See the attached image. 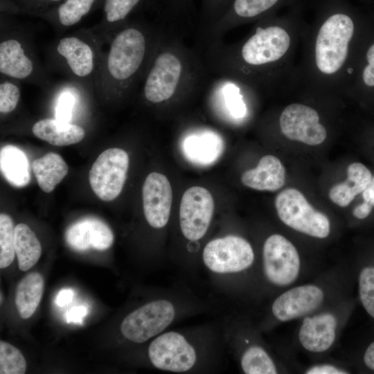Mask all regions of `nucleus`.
Returning <instances> with one entry per match:
<instances>
[{
  "instance_id": "f704fd0d",
  "label": "nucleus",
  "mask_w": 374,
  "mask_h": 374,
  "mask_svg": "<svg viewBox=\"0 0 374 374\" xmlns=\"http://www.w3.org/2000/svg\"><path fill=\"white\" fill-rule=\"evenodd\" d=\"M229 0H201L199 32L204 35L219 19Z\"/></svg>"
},
{
  "instance_id": "dca6fc26",
  "label": "nucleus",
  "mask_w": 374,
  "mask_h": 374,
  "mask_svg": "<svg viewBox=\"0 0 374 374\" xmlns=\"http://www.w3.org/2000/svg\"><path fill=\"white\" fill-rule=\"evenodd\" d=\"M324 293L319 287L303 285L287 290L274 301L271 311L280 321H289L305 316L323 303Z\"/></svg>"
},
{
  "instance_id": "6e6552de",
  "label": "nucleus",
  "mask_w": 374,
  "mask_h": 374,
  "mask_svg": "<svg viewBox=\"0 0 374 374\" xmlns=\"http://www.w3.org/2000/svg\"><path fill=\"white\" fill-rule=\"evenodd\" d=\"M278 123L285 138L308 145H320L328 136L319 112L305 103L295 102L285 106L279 114Z\"/></svg>"
},
{
  "instance_id": "7ed1b4c3",
  "label": "nucleus",
  "mask_w": 374,
  "mask_h": 374,
  "mask_svg": "<svg viewBox=\"0 0 374 374\" xmlns=\"http://www.w3.org/2000/svg\"><path fill=\"white\" fill-rule=\"evenodd\" d=\"M211 74L202 51L187 46L168 28L141 82V93L151 104H165L206 87Z\"/></svg>"
},
{
  "instance_id": "6ab92c4d",
  "label": "nucleus",
  "mask_w": 374,
  "mask_h": 374,
  "mask_svg": "<svg viewBox=\"0 0 374 374\" xmlns=\"http://www.w3.org/2000/svg\"><path fill=\"white\" fill-rule=\"evenodd\" d=\"M337 326V318L330 312L306 317L299 331V342L310 352H325L335 341Z\"/></svg>"
},
{
  "instance_id": "cd10ccee",
  "label": "nucleus",
  "mask_w": 374,
  "mask_h": 374,
  "mask_svg": "<svg viewBox=\"0 0 374 374\" xmlns=\"http://www.w3.org/2000/svg\"><path fill=\"white\" fill-rule=\"evenodd\" d=\"M32 169L37 184L45 193H51L62 181L69 171L63 158L54 152L46 153L35 159Z\"/></svg>"
},
{
  "instance_id": "9d476101",
  "label": "nucleus",
  "mask_w": 374,
  "mask_h": 374,
  "mask_svg": "<svg viewBox=\"0 0 374 374\" xmlns=\"http://www.w3.org/2000/svg\"><path fill=\"white\" fill-rule=\"evenodd\" d=\"M128 166V154L122 149L109 148L98 156L89 171L90 186L98 198L109 202L119 195Z\"/></svg>"
},
{
  "instance_id": "f257e3e1",
  "label": "nucleus",
  "mask_w": 374,
  "mask_h": 374,
  "mask_svg": "<svg viewBox=\"0 0 374 374\" xmlns=\"http://www.w3.org/2000/svg\"><path fill=\"white\" fill-rule=\"evenodd\" d=\"M303 11L300 3L283 15H269L235 43L220 39L202 44L210 73L238 80L257 91L294 88L295 55L307 26Z\"/></svg>"
},
{
  "instance_id": "f3484780",
  "label": "nucleus",
  "mask_w": 374,
  "mask_h": 374,
  "mask_svg": "<svg viewBox=\"0 0 374 374\" xmlns=\"http://www.w3.org/2000/svg\"><path fill=\"white\" fill-rule=\"evenodd\" d=\"M224 141L217 131L207 127L195 128L181 138L180 148L185 158L199 166L217 161L224 150Z\"/></svg>"
},
{
  "instance_id": "1a4fd4ad",
  "label": "nucleus",
  "mask_w": 374,
  "mask_h": 374,
  "mask_svg": "<svg viewBox=\"0 0 374 374\" xmlns=\"http://www.w3.org/2000/svg\"><path fill=\"white\" fill-rule=\"evenodd\" d=\"M175 315L171 302L163 299L153 301L128 314L121 324V332L129 341L143 343L163 331Z\"/></svg>"
},
{
  "instance_id": "5701e85b",
  "label": "nucleus",
  "mask_w": 374,
  "mask_h": 374,
  "mask_svg": "<svg viewBox=\"0 0 374 374\" xmlns=\"http://www.w3.org/2000/svg\"><path fill=\"white\" fill-rule=\"evenodd\" d=\"M56 50L74 75L86 78L93 73L94 52L86 41L76 36L64 37L59 40Z\"/></svg>"
},
{
  "instance_id": "412c9836",
  "label": "nucleus",
  "mask_w": 374,
  "mask_h": 374,
  "mask_svg": "<svg viewBox=\"0 0 374 374\" xmlns=\"http://www.w3.org/2000/svg\"><path fill=\"white\" fill-rule=\"evenodd\" d=\"M35 70V63L22 42L14 36L0 42V72L16 80H26Z\"/></svg>"
},
{
  "instance_id": "bb28decb",
  "label": "nucleus",
  "mask_w": 374,
  "mask_h": 374,
  "mask_svg": "<svg viewBox=\"0 0 374 374\" xmlns=\"http://www.w3.org/2000/svg\"><path fill=\"white\" fill-rule=\"evenodd\" d=\"M44 287L42 276L38 272L26 275L18 283L15 302L21 318H30L41 301Z\"/></svg>"
},
{
  "instance_id": "2f4dec72",
  "label": "nucleus",
  "mask_w": 374,
  "mask_h": 374,
  "mask_svg": "<svg viewBox=\"0 0 374 374\" xmlns=\"http://www.w3.org/2000/svg\"><path fill=\"white\" fill-rule=\"evenodd\" d=\"M241 367L247 374H275L276 365L269 354L261 347L248 348L241 357Z\"/></svg>"
},
{
  "instance_id": "9b49d317",
  "label": "nucleus",
  "mask_w": 374,
  "mask_h": 374,
  "mask_svg": "<svg viewBox=\"0 0 374 374\" xmlns=\"http://www.w3.org/2000/svg\"><path fill=\"white\" fill-rule=\"evenodd\" d=\"M202 258L206 267L213 272L235 273L252 265L254 253L244 238L229 235L208 242L203 250Z\"/></svg>"
},
{
  "instance_id": "a878e982",
  "label": "nucleus",
  "mask_w": 374,
  "mask_h": 374,
  "mask_svg": "<svg viewBox=\"0 0 374 374\" xmlns=\"http://www.w3.org/2000/svg\"><path fill=\"white\" fill-rule=\"evenodd\" d=\"M0 168L4 178L15 187H24L30 180L26 154L15 145H7L1 149Z\"/></svg>"
},
{
  "instance_id": "423d86ee",
  "label": "nucleus",
  "mask_w": 374,
  "mask_h": 374,
  "mask_svg": "<svg viewBox=\"0 0 374 374\" xmlns=\"http://www.w3.org/2000/svg\"><path fill=\"white\" fill-rule=\"evenodd\" d=\"M304 0H229L225 10L219 19L200 37L201 43L220 39L227 31L256 22L278 12L281 8L303 3Z\"/></svg>"
},
{
  "instance_id": "58836bf2",
  "label": "nucleus",
  "mask_w": 374,
  "mask_h": 374,
  "mask_svg": "<svg viewBox=\"0 0 374 374\" xmlns=\"http://www.w3.org/2000/svg\"><path fill=\"white\" fill-rule=\"evenodd\" d=\"M308 374H344L347 371L330 364H320L310 367L307 370Z\"/></svg>"
},
{
  "instance_id": "c9c22d12",
  "label": "nucleus",
  "mask_w": 374,
  "mask_h": 374,
  "mask_svg": "<svg viewBox=\"0 0 374 374\" xmlns=\"http://www.w3.org/2000/svg\"><path fill=\"white\" fill-rule=\"evenodd\" d=\"M20 98V89L14 82L3 81L0 84V112L6 114L12 112Z\"/></svg>"
},
{
  "instance_id": "c756f323",
  "label": "nucleus",
  "mask_w": 374,
  "mask_h": 374,
  "mask_svg": "<svg viewBox=\"0 0 374 374\" xmlns=\"http://www.w3.org/2000/svg\"><path fill=\"white\" fill-rule=\"evenodd\" d=\"M101 0H62L59 4L42 15L55 19L64 27L77 24Z\"/></svg>"
},
{
  "instance_id": "72a5a7b5",
  "label": "nucleus",
  "mask_w": 374,
  "mask_h": 374,
  "mask_svg": "<svg viewBox=\"0 0 374 374\" xmlns=\"http://www.w3.org/2000/svg\"><path fill=\"white\" fill-rule=\"evenodd\" d=\"M26 371V362L21 352L3 341H0V373L24 374Z\"/></svg>"
},
{
  "instance_id": "aec40b11",
  "label": "nucleus",
  "mask_w": 374,
  "mask_h": 374,
  "mask_svg": "<svg viewBox=\"0 0 374 374\" xmlns=\"http://www.w3.org/2000/svg\"><path fill=\"white\" fill-rule=\"evenodd\" d=\"M373 92L374 34H366L364 29L345 93L366 94Z\"/></svg>"
},
{
  "instance_id": "7c9ffc66",
  "label": "nucleus",
  "mask_w": 374,
  "mask_h": 374,
  "mask_svg": "<svg viewBox=\"0 0 374 374\" xmlns=\"http://www.w3.org/2000/svg\"><path fill=\"white\" fill-rule=\"evenodd\" d=\"M150 0H103V23L118 30Z\"/></svg>"
},
{
  "instance_id": "4c0bfd02",
  "label": "nucleus",
  "mask_w": 374,
  "mask_h": 374,
  "mask_svg": "<svg viewBox=\"0 0 374 374\" xmlns=\"http://www.w3.org/2000/svg\"><path fill=\"white\" fill-rule=\"evenodd\" d=\"M73 98L71 94L65 93L59 100L56 108V118L62 122H69L71 116Z\"/></svg>"
},
{
  "instance_id": "37998d69",
  "label": "nucleus",
  "mask_w": 374,
  "mask_h": 374,
  "mask_svg": "<svg viewBox=\"0 0 374 374\" xmlns=\"http://www.w3.org/2000/svg\"><path fill=\"white\" fill-rule=\"evenodd\" d=\"M73 291L71 289H63L60 290L56 297V303L59 306H64L72 301Z\"/></svg>"
},
{
  "instance_id": "79ce46f5",
  "label": "nucleus",
  "mask_w": 374,
  "mask_h": 374,
  "mask_svg": "<svg viewBox=\"0 0 374 374\" xmlns=\"http://www.w3.org/2000/svg\"><path fill=\"white\" fill-rule=\"evenodd\" d=\"M373 208L371 204L364 201L354 208L353 213L355 218L364 220L371 215Z\"/></svg>"
},
{
  "instance_id": "f8f14e48",
  "label": "nucleus",
  "mask_w": 374,
  "mask_h": 374,
  "mask_svg": "<svg viewBox=\"0 0 374 374\" xmlns=\"http://www.w3.org/2000/svg\"><path fill=\"white\" fill-rule=\"evenodd\" d=\"M262 258L265 274L272 284L287 286L298 278L301 267L299 253L283 235L273 234L267 238Z\"/></svg>"
},
{
  "instance_id": "a211bd4d",
  "label": "nucleus",
  "mask_w": 374,
  "mask_h": 374,
  "mask_svg": "<svg viewBox=\"0 0 374 374\" xmlns=\"http://www.w3.org/2000/svg\"><path fill=\"white\" fill-rule=\"evenodd\" d=\"M64 238L69 247L78 252L91 249L107 250L114 240L110 227L96 217H86L71 224L66 230Z\"/></svg>"
},
{
  "instance_id": "b1692460",
  "label": "nucleus",
  "mask_w": 374,
  "mask_h": 374,
  "mask_svg": "<svg viewBox=\"0 0 374 374\" xmlns=\"http://www.w3.org/2000/svg\"><path fill=\"white\" fill-rule=\"evenodd\" d=\"M32 132L38 139L57 146L77 143L85 136L82 127L50 118L37 121L32 127Z\"/></svg>"
},
{
  "instance_id": "4468645a",
  "label": "nucleus",
  "mask_w": 374,
  "mask_h": 374,
  "mask_svg": "<svg viewBox=\"0 0 374 374\" xmlns=\"http://www.w3.org/2000/svg\"><path fill=\"white\" fill-rule=\"evenodd\" d=\"M148 356L153 366L171 372H185L197 359L194 348L177 332H168L155 338L148 348Z\"/></svg>"
},
{
  "instance_id": "2eb2a0df",
  "label": "nucleus",
  "mask_w": 374,
  "mask_h": 374,
  "mask_svg": "<svg viewBox=\"0 0 374 374\" xmlns=\"http://www.w3.org/2000/svg\"><path fill=\"white\" fill-rule=\"evenodd\" d=\"M143 207L145 219L153 228L164 227L169 220L172 191L168 178L151 172L145 178L142 189Z\"/></svg>"
},
{
  "instance_id": "c03bdc74",
  "label": "nucleus",
  "mask_w": 374,
  "mask_h": 374,
  "mask_svg": "<svg viewBox=\"0 0 374 374\" xmlns=\"http://www.w3.org/2000/svg\"><path fill=\"white\" fill-rule=\"evenodd\" d=\"M362 194L364 201L374 207V176Z\"/></svg>"
},
{
  "instance_id": "ddd939ff",
  "label": "nucleus",
  "mask_w": 374,
  "mask_h": 374,
  "mask_svg": "<svg viewBox=\"0 0 374 374\" xmlns=\"http://www.w3.org/2000/svg\"><path fill=\"white\" fill-rule=\"evenodd\" d=\"M214 207L213 196L205 188L193 186L184 192L180 203L179 223L186 239L195 241L205 235Z\"/></svg>"
},
{
  "instance_id": "e433bc0d",
  "label": "nucleus",
  "mask_w": 374,
  "mask_h": 374,
  "mask_svg": "<svg viewBox=\"0 0 374 374\" xmlns=\"http://www.w3.org/2000/svg\"><path fill=\"white\" fill-rule=\"evenodd\" d=\"M23 11L32 13L42 14L62 0H12Z\"/></svg>"
},
{
  "instance_id": "f03ea898",
  "label": "nucleus",
  "mask_w": 374,
  "mask_h": 374,
  "mask_svg": "<svg viewBox=\"0 0 374 374\" xmlns=\"http://www.w3.org/2000/svg\"><path fill=\"white\" fill-rule=\"evenodd\" d=\"M302 38L295 88L314 96L346 93L364 26L348 0H315Z\"/></svg>"
},
{
  "instance_id": "473e14b6",
  "label": "nucleus",
  "mask_w": 374,
  "mask_h": 374,
  "mask_svg": "<svg viewBox=\"0 0 374 374\" xmlns=\"http://www.w3.org/2000/svg\"><path fill=\"white\" fill-rule=\"evenodd\" d=\"M15 228L12 218L5 213L0 215V267H8L15 253Z\"/></svg>"
},
{
  "instance_id": "393cba45",
  "label": "nucleus",
  "mask_w": 374,
  "mask_h": 374,
  "mask_svg": "<svg viewBox=\"0 0 374 374\" xmlns=\"http://www.w3.org/2000/svg\"><path fill=\"white\" fill-rule=\"evenodd\" d=\"M372 177L369 169L363 163H350L347 168L346 180L330 188V200L341 207L348 206L357 195L364 190Z\"/></svg>"
},
{
  "instance_id": "4be33fe9",
  "label": "nucleus",
  "mask_w": 374,
  "mask_h": 374,
  "mask_svg": "<svg viewBox=\"0 0 374 374\" xmlns=\"http://www.w3.org/2000/svg\"><path fill=\"white\" fill-rule=\"evenodd\" d=\"M241 181L252 189L276 191L285 184V168L276 157L265 155L260 159L255 168L243 172Z\"/></svg>"
},
{
  "instance_id": "20e7f679",
  "label": "nucleus",
  "mask_w": 374,
  "mask_h": 374,
  "mask_svg": "<svg viewBox=\"0 0 374 374\" xmlns=\"http://www.w3.org/2000/svg\"><path fill=\"white\" fill-rule=\"evenodd\" d=\"M168 30L163 25L130 20L118 28L105 59L103 85L121 93L138 87Z\"/></svg>"
},
{
  "instance_id": "39448f33",
  "label": "nucleus",
  "mask_w": 374,
  "mask_h": 374,
  "mask_svg": "<svg viewBox=\"0 0 374 374\" xmlns=\"http://www.w3.org/2000/svg\"><path fill=\"white\" fill-rule=\"evenodd\" d=\"M280 220L287 226L308 235L325 238L330 232L328 217L317 211L297 189L287 188L275 199Z\"/></svg>"
},
{
  "instance_id": "c85d7f7f",
  "label": "nucleus",
  "mask_w": 374,
  "mask_h": 374,
  "mask_svg": "<svg viewBox=\"0 0 374 374\" xmlns=\"http://www.w3.org/2000/svg\"><path fill=\"white\" fill-rule=\"evenodd\" d=\"M15 249L19 268L23 271L34 266L42 253L40 242L30 228L24 223L15 228Z\"/></svg>"
},
{
  "instance_id": "a19ab883",
  "label": "nucleus",
  "mask_w": 374,
  "mask_h": 374,
  "mask_svg": "<svg viewBox=\"0 0 374 374\" xmlns=\"http://www.w3.org/2000/svg\"><path fill=\"white\" fill-rule=\"evenodd\" d=\"M362 362L366 369L374 372V340L367 346L364 351Z\"/></svg>"
},
{
  "instance_id": "a18cd8bd",
  "label": "nucleus",
  "mask_w": 374,
  "mask_h": 374,
  "mask_svg": "<svg viewBox=\"0 0 374 374\" xmlns=\"http://www.w3.org/2000/svg\"><path fill=\"white\" fill-rule=\"evenodd\" d=\"M2 293H1V303H2Z\"/></svg>"
},
{
  "instance_id": "ea45409f",
  "label": "nucleus",
  "mask_w": 374,
  "mask_h": 374,
  "mask_svg": "<svg viewBox=\"0 0 374 374\" xmlns=\"http://www.w3.org/2000/svg\"><path fill=\"white\" fill-rule=\"evenodd\" d=\"M87 313V309L84 306L73 307L66 312V321L68 323H80Z\"/></svg>"
},
{
  "instance_id": "0eeeda50",
  "label": "nucleus",
  "mask_w": 374,
  "mask_h": 374,
  "mask_svg": "<svg viewBox=\"0 0 374 374\" xmlns=\"http://www.w3.org/2000/svg\"><path fill=\"white\" fill-rule=\"evenodd\" d=\"M208 99L212 109L223 121L239 125L249 116L248 100L257 91L232 78L216 76L211 83Z\"/></svg>"
}]
</instances>
